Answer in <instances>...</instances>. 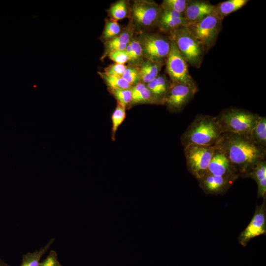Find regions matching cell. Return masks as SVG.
I'll return each instance as SVG.
<instances>
[{
    "label": "cell",
    "mask_w": 266,
    "mask_h": 266,
    "mask_svg": "<svg viewBox=\"0 0 266 266\" xmlns=\"http://www.w3.org/2000/svg\"><path fill=\"white\" fill-rule=\"evenodd\" d=\"M126 108L117 103L116 107L113 111L112 116L111 138L115 140V133L126 118Z\"/></svg>",
    "instance_id": "24"
},
{
    "label": "cell",
    "mask_w": 266,
    "mask_h": 266,
    "mask_svg": "<svg viewBox=\"0 0 266 266\" xmlns=\"http://www.w3.org/2000/svg\"><path fill=\"white\" fill-rule=\"evenodd\" d=\"M188 25L186 20L182 16L178 18L159 19L157 27L161 32L169 33L179 28L187 26Z\"/></svg>",
    "instance_id": "22"
},
{
    "label": "cell",
    "mask_w": 266,
    "mask_h": 266,
    "mask_svg": "<svg viewBox=\"0 0 266 266\" xmlns=\"http://www.w3.org/2000/svg\"><path fill=\"white\" fill-rule=\"evenodd\" d=\"M98 73L105 82L109 89H128L132 86L122 77L109 76L103 72Z\"/></svg>",
    "instance_id": "23"
},
{
    "label": "cell",
    "mask_w": 266,
    "mask_h": 266,
    "mask_svg": "<svg viewBox=\"0 0 266 266\" xmlns=\"http://www.w3.org/2000/svg\"><path fill=\"white\" fill-rule=\"evenodd\" d=\"M57 253L54 250L49 251L46 258L39 263L38 266H60Z\"/></svg>",
    "instance_id": "33"
},
{
    "label": "cell",
    "mask_w": 266,
    "mask_h": 266,
    "mask_svg": "<svg viewBox=\"0 0 266 266\" xmlns=\"http://www.w3.org/2000/svg\"><path fill=\"white\" fill-rule=\"evenodd\" d=\"M206 173L215 176L231 177L237 179L239 177L224 153L216 147Z\"/></svg>",
    "instance_id": "13"
},
{
    "label": "cell",
    "mask_w": 266,
    "mask_h": 266,
    "mask_svg": "<svg viewBox=\"0 0 266 266\" xmlns=\"http://www.w3.org/2000/svg\"><path fill=\"white\" fill-rule=\"evenodd\" d=\"M266 233V199L260 205H257L253 216L245 229L240 233L238 241L245 247L250 240Z\"/></svg>",
    "instance_id": "11"
},
{
    "label": "cell",
    "mask_w": 266,
    "mask_h": 266,
    "mask_svg": "<svg viewBox=\"0 0 266 266\" xmlns=\"http://www.w3.org/2000/svg\"><path fill=\"white\" fill-rule=\"evenodd\" d=\"M163 65L148 60L141 63L138 67L140 79L147 84L159 74Z\"/></svg>",
    "instance_id": "18"
},
{
    "label": "cell",
    "mask_w": 266,
    "mask_h": 266,
    "mask_svg": "<svg viewBox=\"0 0 266 266\" xmlns=\"http://www.w3.org/2000/svg\"><path fill=\"white\" fill-rule=\"evenodd\" d=\"M129 43L131 49L129 61L134 64H140L143 56L139 40L131 39Z\"/></svg>",
    "instance_id": "30"
},
{
    "label": "cell",
    "mask_w": 266,
    "mask_h": 266,
    "mask_svg": "<svg viewBox=\"0 0 266 266\" xmlns=\"http://www.w3.org/2000/svg\"><path fill=\"white\" fill-rule=\"evenodd\" d=\"M127 10L126 1L121 0L111 5L109 9V13L113 20L117 21L126 17Z\"/></svg>",
    "instance_id": "25"
},
{
    "label": "cell",
    "mask_w": 266,
    "mask_h": 266,
    "mask_svg": "<svg viewBox=\"0 0 266 266\" xmlns=\"http://www.w3.org/2000/svg\"><path fill=\"white\" fill-rule=\"evenodd\" d=\"M196 83H172L165 96L163 105L172 112H179L190 102L198 92Z\"/></svg>",
    "instance_id": "9"
},
{
    "label": "cell",
    "mask_w": 266,
    "mask_h": 266,
    "mask_svg": "<svg viewBox=\"0 0 266 266\" xmlns=\"http://www.w3.org/2000/svg\"><path fill=\"white\" fill-rule=\"evenodd\" d=\"M187 27L206 53L215 44L221 31L222 21L210 14L199 21L189 24Z\"/></svg>",
    "instance_id": "5"
},
{
    "label": "cell",
    "mask_w": 266,
    "mask_h": 266,
    "mask_svg": "<svg viewBox=\"0 0 266 266\" xmlns=\"http://www.w3.org/2000/svg\"><path fill=\"white\" fill-rule=\"evenodd\" d=\"M143 56L162 65L165 63L170 50V40L158 33H146L139 40Z\"/></svg>",
    "instance_id": "7"
},
{
    "label": "cell",
    "mask_w": 266,
    "mask_h": 266,
    "mask_svg": "<svg viewBox=\"0 0 266 266\" xmlns=\"http://www.w3.org/2000/svg\"><path fill=\"white\" fill-rule=\"evenodd\" d=\"M246 177L252 178L257 184V197L266 199V161L256 163L250 169Z\"/></svg>",
    "instance_id": "15"
},
{
    "label": "cell",
    "mask_w": 266,
    "mask_h": 266,
    "mask_svg": "<svg viewBox=\"0 0 266 266\" xmlns=\"http://www.w3.org/2000/svg\"><path fill=\"white\" fill-rule=\"evenodd\" d=\"M54 240L52 238L39 249L24 254L20 266H38L42 257L48 251Z\"/></svg>",
    "instance_id": "19"
},
{
    "label": "cell",
    "mask_w": 266,
    "mask_h": 266,
    "mask_svg": "<svg viewBox=\"0 0 266 266\" xmlns=\"http://www.w3.org/2000/svg\"><path fill=\"white\" fill-rule=\"evenodd\" d=\"M0 266H10L0 258Z\"/></svg>",
    "instance_id": "35"
},
{
    "label": "cell",
    "mask_w": 266,
    "mask_h": 266,
    "mask_svg": "<svg viewBox=\"0 0 266 266\" xmlns=\"http://www.w3.org/2000/svg\"><path fill=\"white\" fill-rule=\"evenodd\" d=\"M122 77L131 86H134L140 81L138 67L134 66H127Z\"/></svg>",
    "instance_id": "31"
},
{
    "label": "cell",
    "mask_w": 266,
    "mask_h": 266,
    "mask_svg": "<svg viewBox=\"0 0 266 266\" xmlns=\"http://www.w3.org/2000/svg\"><path fill=\"white\" fill-rule=\"evenodd\" d=\"M213 7L209 1L188 0L183 15L188 24L195 23L211 14Z\"/></svg>",
    "instance_id": "14"
},
{
    "label": "cell",
    "mask_w": 266,
    "mask_h": 266,
    "mask_svg": "<svg viewBox=\"0 0 266 266\" xmlns=\"http://www.w3.org/2000/svg\"><path fill=\"white\" fill-rule=\"evenodd\" d=\"M249 136L256 144L266 149V117L259 116Z\"/></svg>",
    "instance_id": "20"
},
{
    "label": "cell",
    "mask_w": 266,
    "mask_h": 266,
    "mask_svg": "<svg viewBox=\"0 0 266 266\" xmlns=\"http://www.w3.org/2000/svg\"><path fill=\"white\" fill-rule=\"evenodd\" d=\"M162 10L161 6L155 1L142 0L133 1L131 8L135 23L146 28L157 26Z\"/></svg>",
    "instance_id": "10"
},
{
    "label": "cell",
    "mask_w": 266,
    "mask_h": 266,
    "mask_svg": "<svg viewBox=\"0 0 266 266\" xmlns=\"http://www.w3.org/2000/svg\"><path fill=\"white\" fill-rule=\"evenodd\" d=\"M248 0H227L214 5L212 14L222 21L226 16L244 7Z\"/></svg>",
    "instance_id": "16"
},
{
    "label": "cell",
    "mask_w": 266,
    "mask_h": 266,
    "mask_svg": "<svg viewBox=\"0 0 266 266\" xmlns=\"http://www.w3.org/2000/svg\"><path fill=\"white\" fill-rule=\"evenodd\" d=\"M144 103L160 104L159 101L147 87L132 97L131 104Z\"/></svg>",
    "instance_id": "26"
},
{
    "label": "cell",
    "mask_w": 266,
    "mask_h": 266,
    "mask_svg": "<svg viewBox=\"0 0 266 266\" xmlns=\"http://www.w3.org/2000/svg\"><path fill=\"white\" fill-rule=\"evenodd\" d=\"M223 134L216 117L199 114L182 134L181 142L184 147L190 144L215 146Z\"/></svg>",
    "instance_id": "2"
},
{
    "label": "cell",
    "mask_w": 266,
    "mask_h": 266,
    "mask_svg": "<svg viewBox=\"0 0 266 266\" xmlns=\"http://www.w3.org/2000/svg\"><path fill=\"white\" fill-rule=\"evenodd\" d=\"M170 40V50L165 62L166 71L171 82L174 83H196L190 75L188 63L177 48Z\"/></svg>",
    "instance_id": "8"
},
{
    "label": "cell",
    "mask_w": 266,
    "mask_h": 266,
    "mask_svg": "<svg viewBox=\"0 0 266 266\" xmlns=\"http://www.w3.org/2000/svg\"><path fill=\"white\" fill-rule=\"evenodd\" d=\"M259 115L236 107L223 110L216 116L223 133L250 135Z\"/></svg>",
    "instance_id": "3"
},
{
    "label": "cell",
    "mask_w": 266,
    "mask_h": 266,
    "mask_svg": "<svg viewBox=\"0 0 266 266\" xmlns=\"http://www.w3.org/2000/svg\"><path fill=\"white\" fill-rule=\"evenodd\" d=\"M108 55L110 59L116 64L125 65L129 61V58L125 50L112 51Z\"/></svg>",
    "instance_id": "34"
},
{
    "label": "cell",
    "mask_w": 266,
    "mask_h": 266,
    "mask_svg": "<svg viewBox=\"0 0 266 266\" xmlns=\"http://www.w3.org/2000/svg\"><path fill=\"white\" fill-rule=\"evenodd\" d=\"M127 66L125 65L114 63L106 67L103 72L109 76L122 77Z\"/></svg>",
    "instance_id": "32"
},
{
    "label": "cell",
    "mask_w": 266,
    "mask_h": 266,
    "mask_svg": "<svg viewBox=\"0 0 266 266\" xmlns=\"http://www.w3.org/2000/svg\"><path fill=\"white\" fill-rule=\"evenodd\" d=\"M169 39L175 44L187 63L193 67L200 68L205 52L201 45L191 33L187 26L170 32Z\"/></svg>",
    "instance_id": "4"
},
{
    "label": "cell",
    "mask_w": 266,
    "mask_h": 266,
    "mask_svg": "<svg viewBox=\"0 0 266 266\" xmlns=\"http://www.w3.org/2000/svg\"><path fill=\"white\" fill-rule=\"evenodd\" d=\"M188 0H164L160 5L163 10H172L183 14Z\"/></svg>",
    "instance_id": "28"
},
{
    "label": "cell",
    "mask_w": 266,
    "mask_h": 266,
    "mask_svg": "<svg viewBox=\"0 0 266 266\" xmlns=\"http://www.w3.org/2000/svg\"><path fill=\"white\" fill-rule=\"evenodd\" d=\"M236 179L234 177L215 176L206 173L197 180L200 188L205 193L217 195L225 193Z\"/></svg>",
    "instance_id": "12"
},
{
    "label": "cell",
    "mask_w": 266,
    "mask_h": 266,
    "mask_svg": "<svg viewBox=\"0 0 266 266\" xmlns=\"http://www.w3.org/2000/svg\"><path fill=\"white\" fill-rule=\"evenodd\" d=\"M120 32L121 27L117 21L112 19L106 23L102 36L108 41L119 34Z\"/></svg>",
    "instance_id": "29"
},
{
    "label": "cell",
    "mask_w": 266,
    "mask_h": 266,
    "mask_svg": "<svg viewBox=\"0 0 266 266\" xmlns=\"http://www.w3.org/2000/svg\"><path fill=\"white\" fill-rule=\"evenodd\" d=\"M215 146L190 144L184 147V154L188 171L197 179L207 172Z\"/></svg>",
    "instance_id": "6"
},
{
    "label": "cell",
    "mask_w": 266,
    "mask_h": 266,
    "mask_svg": "<svg viewBox=\"0 0 266 266\" xmlns=\"http://www.w3.org/2000/svg\"><path fill=\"white\" fill-rule=\"evenodd\" d=\"M215 146L224 153L239 177H246L256 163L266 160V149L256 144L249 135L224 133Z\"/></svg>",
    "instance_id": "1"
},
{
    "label": "cell",
    "mask_w": 266,
    "mask_h": 266,
    "mask_svg": "<svg viewBox=\"0 0 266 266\" xmlns=\"http://www.w3.org/2000/svg\"><path fill=\"white\" fill-rule=\"evenodd\" d=\"M60 266H62V265L61 264Z\"/></svg>",
    "instance_id": "36"
},
{
    "label": "cell",
    "mask_w": 266,
    "mask_h": 266,
    "mask_svg": "<svg viewBox=\"0 0 266 266\" xmlns=\"http://www.w3.org/2000/svg\"><path fill=\"white\" fill-rule=\"evenodd\" d=\"M131 40V33L126 31L114 38L108 40L105 44V53L108 54L112 51H124Z\"/></svg>",
    "instance_id": "21"
},
{
    "label": "cell",
    "mask_w": 266,
    "mask_h": 266,
    "mask_svg": "<svg viewBox=\"0 0 266 266\" xmlns=\"http://www.w3.org/2000/svg\"><path fill=\"white\" fill-rule=\"evenodd\" d=\"M109 90L116 99L117 103L125 108L131 104L132 95L131 88L128 89H109Z\"/></svg>",
    "instance_id": "27"
},
{
    "label": "cell",
    "mask_w": 266,
    "mask_h": 266,
    "mask_svg": "<svg viewBox=\"0 0 266 266\" xmlns=\"http://www.w3.org/2000/svg\"><path fill=\"white\" fill-rule=\"evenodd\" d=\"M171 84V82L165 75L159 74L146 85L160 104L163 105L165 96Z\"/></svg>",
    "instance_id": "17"
}]
</instances>
